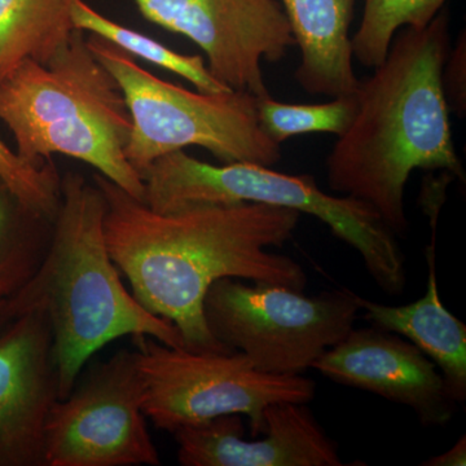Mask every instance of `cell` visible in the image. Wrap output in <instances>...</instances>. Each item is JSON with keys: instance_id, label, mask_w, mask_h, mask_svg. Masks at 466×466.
Here are the masks:
<instances>
[{"instance_id": "6da1fadb", "label": "cell", "mask_w": 466, "mask_h": 466, "mask_svg": "<svg viewBox=\"0 0 466 466\" xmlns=\"http://www.w3.org/2000/svg\"><path fill=\"white\" fill-rule=\"evenodd\" d=\"M94 179L106 201L104 235L113 262L127 278L134 299L171 321L189 351L233 352L205 320V297L217 280L305 290V269L269 250L293 238L299 211L241 202L156 213L103 175Z\"/></svg>"}, {"instance_id": "7a4b0ae2", "label": "cell", "mask_w": 466, "mask_h": 466, "mask_svg": "<svg viewBox=\"0 0 466 466\" xmlns=\"http://www.w3.org/2000/svg\"><path fill=\"white\" fill-rule=\"evenodd\" d=\"M450 18L395 34L385 60L360 81L358 109L327 158L328 186L375 208L395 236L408 219L404 189L415 170L446 171L465 182L444 96Z\"/></svg>"}, {"instance_id": "3957f363", "label": "cell", "mask_w": 466, "mask_h": 466, "mask_svg": "<svg viewBox=\"0 0 466 466\" xmlns=\"http://www.w3.org/2000/svg\"><path fill=\"white\" fill-rule=\"evenodd\" d=\"M106 201L96 184L69 173L61 179V201L50 248L35 275L9 297L16 317L39 308L47 314L58 370V398L73 390L86 361L126 336H149L183 348L171 321L153 315L128 293L104 235Z\"/></svg>"}, {"instance_id": "277c9868", "label": "cell", "mask_w": 466, "mask_h": 466, "mask_svg": "<svg viewBox=\"0 0 466 466\" xmlns=\"http://www.w3.org/2000/svg\"><path fill=\"white\" fill-rule=\"evenodd\" d=\"M0 121L26 161L78 159L143 201L142 177L125 155L133 121L124 92L82 30L47 64L23 61L0 81Z\"/></svg>"}, {"instance_id": "5b68a950", "label": "cell", "mask_w": 466, "mask_h": 466, "mask_svg": "<svg viewBox=\"0 0 466 466\" xmlns=\"http://www.w3.org/2000/svg\"><path fill=\"white\" fill-rule=\"evenodd\" d=\"M142 179L143 202L156 213L253 202L318 218L360 254L368 274L385 293L400 296L406 287L403 251L375 208L324 192L309 175L279 173L250 162L211 165L175 150L153 161Z\"/></svg>"}, {"instance_id": "8992f818", "label": "cell", "mask_w": 466, "mask_h": 466, "mask_svg": "<svg viewBox=\"0 0 466 466\" xmlns=\"http://www.w3.org/2000/svg\"><path fill=\"white\" fill-rule=\"evenodd\" d=\"M86 39L124 92L133 121L125 155L140 177L161 156L188 147L207 149L222 164L272 167L280 161V146L260 128L253 95L187 90L152 75L99 35Z\"/></svg>"}, {"instance_id": "52a82bcc", "label": "cell", "mask_w": 466, "mask_h": 466, "mask_svg": "<svg viewBox=\"0 0 466 466\" xmlns=\"http://www.w3.org/2000/svg\"><path fill=\"white\" fill-rule=\"evenodd\" d=\"M143 382V412L173 434L223 415L249 417L251 437L265 429L267 407L314 400L317 385L302 375L257 370L240 351L193 352L149 336H134Z\"/></svg>"}, {"instance_id": "ba28073f", "label": "cell", "mask_w": 466, "mask_h": 466, "mask_svg": "<svg viewBox=\"0 0 466 466\" xmlns=\"http://www.w3.org/2000/svg\"><path fill=\"white\" fill-rule=\"evenodd\" d=\"M357 294L349 289L306 296L283 285L226 278L208 288L204 315L211 334L258 370L302 375L354 328Z\"/></svg>"}, {"instance_id": "9c48e42d", "label": "cell", "mask_w": 466, "mask_h": 466, "mask_svg": "<svg viewBox=\"0 0 466 466\" xmlns=\"http://www.w3.org/2000/svg\"><path fill=\"white\" fill-rule=\"evenodd\" d=\"M146 419L137 354L119 350L51 408L46 466H158Z\"/></svg>"}, {"instance_id": "30bf717a", "label": "cell", "mask_w": 466, "mask_h": 466, "mask_svg": "<svg viewBox=\"0 0 466 466\" xmlns=\"http://www.w3.org/2000/svg\"><path fill=\"white\" fill-rule=\"evenodd\" d=\"M144 18L191 39L211 76L232 91L269 96L262 61L296 46L279 0H133Z\"/></svg>"}, {"instance_id": "8fae6325", "label": "cell", "mask_w": 466, "mask_h": 466, "mask_svg": "<svg viewBox=\"0 0 466 466\" xmlns=\"http://www.w3.org/2000/svg\"><path fill=\"white\" fill-rule=\"evenodd\" d=\"M58 400L50 320L26 309L0 330V466H46V424Z\"/></svg>"}, {"instance_id": "7c38bea8", "label": "cell", "mask_w": 466, "mask_h": 466, "mask_svg": "<svg viewBox=\"0 0 466 466\" xmlns=\"http://www.w3.org/2000/svg\"><path fill=\"white\" fill-rule=\"evenodd\" d=\"M330 381L380 395L415 410L425 426L449 424L456 403L431 358L400 334L352 328L312 364Z\"/></svg>"}, {"instance_id": "4fadbf2b", "label": "cell", "mask_w": 466, "mask_h": 466, "mask_svg": "<svg viewBox=\"0 0 466 466\" xmlns=\"http://www.w3.org/2000/svg\"><path fill=\"white\" fill-rule=\"evenodd\" d=\"M240 415H223L174 431L183 466H341L336 443L305 403L265 410V437L247 441Z\"/></svg>"}, {"instance_id": "5bb4252c", "label": "cell", "mask_w": 466, "mask_h": 466, "mask_svg": "<svg viewBox=\"0 0 466 466\" xmlns=\"http://www.w3.org/2000/svg\"><path fill=\"white\" fill-rule=\"evenodd\" d=\"M357 0H280L300 63L294 78L309 94L341 97L355 94L351 27Z\"/></svg>"}, {"instance_id": "9a60e30c", "label": "cell", "mask_w": 466, "mask_h": 466, "mask_svg": "<svg viewBox=\"0 0 466 466\" xmlns=\"http://www.w3.org/2000/svg\"><path fill=\"white\" fill-rule=\"evenodd\" d=\"M428 289L422 299L404 306H388L361 299L359 309L373 327L406 337L440 368L451 398L466 400V325L441 302L435 272L434 238L426 249Z\"/></svg>"}, {"instance_id": "2e32d148", "label": "cell", "mask_w": 466, "mask_h": 466, "mask_svg": "<svg viewBox=\"0 0 466 466\" xmlns=\"http://www.w3.org/2000/svg\"><path fill=\"white\" fill-rule=\"evenodd\" d=\"M75 0H0V81L23 61L47 64L76 32Z\"/></svg>"}, {"instance_id": "e0dca14e", "label": "cell", "mask_w": 466, "mask_h": 466, "mask_svg": "<svg viewBox=\"0 0 466 466\" xmlns=\"http://www.w3.org/2000/svg\"><path fill=\"white\" fill-rule=\"evenodd\" d=\"M73 23L76 29L99 35L106 42L121 48L133 57H139L183 76L195 86L198 91L216 94V92L232 91L218 82L208 72L204 57L195 55L177 54L144 34L137 32L103 16L96 9L90 7L85 0H75L72 7Z\"/></svg>"}, {"instance_id": "ac0fdd59", "label": "cell", "mask_w": 466, "mask_h": 466, "mask_svg": "<svg viewBox=\"0 0 466 466\" xmlns=\"http://www.w3.org/2000/svg\"><path fill=\"white\" fill-rule=\"evenodd\" d=\"M447 0H364L363 16L351 36L352 55L375 69L385 60L395 34L403 27H425Z\"/></svg>"}, {"instance_id": "d6986e66", "label": "cell", "mask_w": 466, "mask_h": 466, "mask_svg": "<svg viewBox=\"0 0 466 466\" xmlns=\"http://www.w3.org/2000/svg\"><path fill=\"white\" fill-rule=\"evenodd\" d=\"M357 109V92L323 104L280 103L271 95L257 97L260 128L279 146L302 134L329 133L339 137L354 121Z\"/></svg>"}, {"instance_id": "ffe728a7", "label": "cell", "mask_w": 466, "mask_h": 466, "mask_svg": "<svg viewBox=\"0 0 466 466\" xmlns=\"http://www.w3.org/2000/svg\"><path fill=\"white\" fill-rule=\"evenodd\" d=\"M21 208H25L0 184V299L14 296L35 275L51 244L52 235L38 238L18 231Z\"/></svg>"}, {"instance_id": "44dd1931", "label": "cell", "mask_w": 466, "mask_h": 466, "mask_svg": "<svg viewBox=\"0 0 466 466\" xmlns=\"http://www.w3.org/2000/svg\"><path fill=\"white\" fill-rule=\"evenodd\" d=\"M0 183L21 207L54 222L61 201V179L50 161L32 164L0 137Z\"/></svg>"}, {"instance_id": "7402d4cb", "label": "cell", "mask_w": 466, "mask_h": 466, "mask_svg": "<svg viewBox=\"0 0 466 466\" xmlns=\"http://www.w3.org/2000/svg\"><path fill=\"white\" fill-rule=\"evenodd\" d=\"M444 96L450 112L461 118L466 112V42L465 33H460L458 42L450 48L443 66Z\"/></svg>"}, {"instance_id": "603a6c76", "label": "cell", "mask_w": 466, "mask_h": 466, "mask_svg": "<svg viewBox=\"0 0 466 466\" xmlns=\"http://www.w3.org/2000/svg\"><path fill=\"white\" fill-rule=\"evenodd\" d=\"M422 466H465L466 465V438L462 435L458 443L447 452L434 456L422 462Z\"/></svg>"}, {"instance_id": "cb8c5ba5", "label": "cell", "mask_w": 466, "mask_h": 466, "mask_svg": "<svg viewBox=\"0 0 466 466\" xmlns=\"http://www.w3.org/2000/svg\"><path fill=\"white\" fill-rule=\"evenodd\" d=\"M14 318L11 308H9V299H0V330L5 327L11 319Z\"/></svg>"}]
</instances>
